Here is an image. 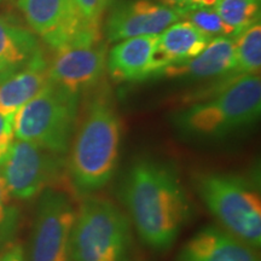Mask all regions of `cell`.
<instances>
[{
  "label": "cell",
  "instance_id": "1",
  "mask_svg": "<svg viewBox=\"0 0 261 261\" xmlns=\"http://www.w3.org/2000/svg\"><path fill=\"white\" fill-rule=\"evenodd\" d=\"M117 195L140 240L158 252L169 249L191 219L190 198L169 162L136 160L123 174Z\"/></svg>",
  "mask_w": 261,
  "mask_h": 261
},
{
  "label": "cell",
  "instance_id": "2",
  "mask_svg": "<svg viewBox=\"0 0 261 261\" xmlns=\"http://www.w3.org/2000/svg\"><path fill=\"white\" fill-rule=\"evenodd\" d=\"M121 139V120L112 96L99 90L86 104L68 152V177L77 194L94 195L112 181L119 167Z\"/></svg>",
  "mask_w": 261,
  "mask_h": 261
},
{
  "label": "cell",
  "instance_id": "3",
  "mask_svg": "<svg viewBox=\"0 0 261 261\" xmlns=\"http://www.w3.org/2000/svg\"><path fill=\"white\" fill-rule=\"evenodd\" d=\"M261 114L260 74L240 77L214 96L189 103L172 114L179 135L196 140L226 138L259 120Z\"/></svg>",
  "mask_w": 261,
  "mask_h": 261
},
{
  "label": "cell",
  "instance_id": "4",
  "mask_svg": "<svg viewBox=\"0 0 261 261\" xmlns=\"http://www.w3.org/2000/svg\"><path fill=\"white\" fill-rule=\"evenodd\" d=\"M192 187L220 227L254 249L260 248L261 195L255 179L240 173L200 172Z\"/></svg>",
  "mask_w": 261,
  "mask_h": 261
},
{
  "label": "cell",
  "instance_id": "5",
  "mask_svg": "<svg viewBox=\"0 0 261 261\" xmlns=\"http://www.w3.org/2000/svg\"><path fill=\"white\" fill-rule=\"evenodd\" d=\"M80 94L48 83L14 116L15 138L67 156L79 119Z\"/></svg>",
  "mask_w": 261,
  "mask_h": 261
},
{
  "label": "cell",
  "instance_id": "6",
  "mask_svg": "<svg viewBox=\"0 0 261 261\" xmlns=\"http://www.w3.org/2000/svg\"><path fill=\"white\" fill-rule=\"evenodd\" d=\"M132 224L125 212L108 198L85 196L76 208L73 261H128Z\"/></svg>",
  "mask_w": 261,
  "mask_h": 261
},
{
  "label": "cell",
  "instance_id": "7",
  "mask_svg": "<svg viewBox=\"0 0 261 261\" xmlns=\"http://www.w3.org/2000/svg\"><path fill=\"white\" fill-rule=\"evenodd\" d=\"M76 208L65 192L47 189L39 196L28 261H73Z\"/></svg>",
  "mask_w": 261,
  "mask_h": 261
},
{
  "label": "cell",
  "instance_id": "8",
  "mask_svg": "<svg viewBox=\"0 0 261 261\" xmlns=\"http://www.w3.org/2000/svg\"><path fill=\"white\" fill-rule=\"evenodd\" d=\"M0 174L12 197L31 200L68 175L67 156L52 154L29 142L15 139L8 158L0 166Z\"/></svg>",
  "mask_w": 261,
  "mask_h": 261
},
{
  "label": "cell",
  "instance_id": "9",
  "mask_svg": "<svg viewBox=\"0 0 261 261\" xmlns=\"http://www.w3.org/2000/svg\"><path fill=\"white\" fill-rule=\"evenodd\" d=\"M31 31L55 51L75 42L103 38L90 27L73 0H17Z\"/></svg>",
  "mask_w": 261,
  "mask_h": 261
},
{
  "label": "cell",
  "instance_id": "10",
  "mask_svg": "<svg viewBox=\"0 0 261 261\" xmlns=\"http://www.w3.org/2000/svg\"><path fill=\"white\" fill-rule=\"evenodd\" d=\"M107 60L103 38L75 42L56 50V56L48 63V76L51 83L81 96L102 79Z\"/></svg>",
  "mask_w": 261,
  "mask_h": 261
},
{
  "label": "cell",
  "instance_id": "11",
  "mask_svg": "<svg viewBox=\"0 0 261 261\" xmlns=\"http://www.w3.org/2000/svg\"><path fill=\"white\" fill-rule=\"evenodd\" d=\"M181 18V11L154 0H125L110 10L106 38L109 42H119L129 38L159 35Z\"/></svg>",
  "mask_w": 261,
  "mask_h": 261
},
{
  "label": "cell",
  "instance_id": "12",
  "mask_svg": "<svg viewBox=\"0 0 261 261\" xmlns=\"http://www.w3.org/2000/svg\"><path fill=\"white\" fill-rule=\"evenodd\" d=\"M175 261H260L256 249L227 232L210 225L198 230L178 253Z\"/></svg>",
  "mask_w": 261,
  "mask_h": 261
},
{
  "label": "cell",
  "instance_id": "13",
  "mask_svg": "<svg viewBox=\"0 0 261 261\" xmlns=\"http://www.w3.org/2000/svg\"><path fill=\"white\" fill-rule=\"evenodd\" d=\"M212 39L190 21H178L158 35L152 54L154 76L165 68L192 60L204 50Z\"/></svg>",
  "mask_w": 261,
  "mask_h": 261
},
{
  "label": "cell",
  "instance_id": "14",
  "mask_svg": "<svg viewBox=\"0 0 261 261\" xmlns=\"http://www.w3.org/2000/svg\"><path fill=\"white\" fill-rule=\"evenodd\" d=\"M234 67V38L212 39L198 56L184 63L165 68L158 76L184 80L220 79L230 75Z\"/></svg>",
  "mask_w": 261,
  "mask_h": 261
},
{
  "label": "cell",
  "instance_id": "15",
  "mask_svg": "<svg viewBox=\"0 0 261 261\" xmlns=\"http://www.w3.org/2000/svg\"><path fill=\"white\" fill-rule=\"evenodd\" d=\"M158 35H145L119 41L110 50L107 70L116 83H139L154 76L152 54Z\"/></svg>",
  "mask_w": 261,
  "mask_h": 261
},
{
  "label": "cell",
  "instance_id": "16",
  "mask_svg": "<svg viewBox=\"0 0 261 261\" xmlns=\"http://www.w3.org/2000/svg\"><path fill=\"white\" fill-rule=\"evenodd\" d=\"M41 56L44 51L31 29L0 16V83Z\"/></svg>",
  "mask_w": 261,
  "mask_h": 261
},
{
  "label": "cell",
  "instance_id": "17",
  "mask_svg": "<svg viewBox=\"0 0 261 261\" xmlns=\"http://www.w3.org/2000/svg\"><path fill=\"white\" fill-rule=\"evenodd\" d=\"M48 83V62L44 55L0 83V113L15 116Z\"/></svg>",
  "mask_w": 261,
  "mask_h": 261
},
{
  "label": "cell",
  "instance_id": "18",
  "mask_svg": "<svg viewBox=\"0 0 261 261\" xmlns=\"http://www.w3.org/2000/svg\"><path fill=\"white\" fill-rule=\"evenodd\" d=\"M261 68V24L247 28L234 37V67L230 75L224 76L236 81L247 75L260 74Z\"/></svg>",
  "mask_w": 261,
  "mask_h": 261
},
{
  "label": "cell",
  "instance_id": "19",
  "mask_svg": "<svg viewBox=\"0 0 261 261\" xmlns=\"http://www.w3.org/2000/svg\"><path fill=\"white\" fill-rule=\"evenodd\" d=\"M214 10L237 37L260 22L261 0H219Z\"/></svg>",
  "mask_w": 261,
  "mask_h": 261
},
{
  "label": "cell",
  "instance_id": "20",
  "mask_svg": "<svg viewBox=\"0 0 261 261\" xmlns=\"http://www.w3.org/2000/svg\"><path fill=\"white\" fill-rule=\"evenodd\" d=\"M184 18H188V21H190L192 24H195L211 39L220 37H236L232 29L221 19L214 8L192 9L185 14Z\"/></svg>",
  "mask_w": 261,
  "mask_h": 261
},
{
  "label": "cell",
  "instance_id": "21",
  "mask_svg": "<svg viewBox=\"0 0 261 261\" xmlns=\"http://www.w3.org/2000/svg\"><path fill=\"white\" fill-rule=\"evenodd\" d=\"M12 198L0 174V238L3 240L11 237L17 225V210L12 204Z\"/></svg>",
  "mask_w": 261,
  "mask_h": 261
},
{
  "label": "cell",
  "instance_id": "22",
  "mask_svg": "<svg viewBox=\"0 0 261 261\" xmlns=\"http://www.w3.org/2000/svg\"><path fill=\"white\" fill-rule=\"evenodd\" d=\"M85 21L96 31H102V19L113 0H73Z\"/></svg>",
  "mask_w": 261,
  "mask_h": 261
},
{
  "label": "cell",
  "instance_id": "23",
  "mask_svg": "<svg viewBox=\"0 0 261 261\" xmlns=\"http://www.w3.org/2000/svg\"><path fill=\"white\" fill-rule=\"evenodd\" d=\"M14 116L0 113V166L8 158L10 149L15 142Z\"/></svg>",
  "mask_w": 261,
  "mask_h": 261
},
{
  "label": "cell",
  "instance_id": "24",
  "mask_svg": "<svg viewBox=\"0 0 261 261\" xmlns=\"http://www.w3.org/2000/svg\"><path fill=\"white\" fill-rule=\"evenodd\" d=\"M0 261H27L24 257L23 249L19 246L9 248L4 254L0 255Z\"/></svg>",
  "mask_w": 261,
  "mask_h": 261
},
{
  "label": "cell",
  "instance_id": "25",
  "mask_svg": "<svg viewBox=\"0 0 261 261\" xmlns=\"http://www.w3.org/2000/svg\"><path fill=\"white\" fill-rule=\"evenodd\" d=\"M160 3L169 8L179 10L182 14H187L188 11H190V5H189V0H160Z\"/></svg>",
  "mask_w": 261,
  "mask_h": 261
},
{
  "label": "cell",
  "instance_id": "26",
  "mask_svg": "<svg viewBox=\"0 0 261 261\" xmlns=\"http://www.w3.org/2000/svg\"><path fill=\"white\" fill-rule=\"evenodd\" d=\"M219 0H189V5L190 9H197V8H214V5Z\"/></svg>",
  "mask_w": 261,
  "mask_h": 261
},
{
  "label": "cell",
  "instance_id": "27",
  "mask_svg": "<svg viewBox=\"0 0 261 261\" xmlns=\"http://www.w3.org/2000/svg\"><path fill=\"white\" fill-rule=\"evenodd\" d=\"M3 2V0H0V3H2Z\"/></svg>",
  "mask_w": 261,
  "mask_h": 261
}]
</instances>
